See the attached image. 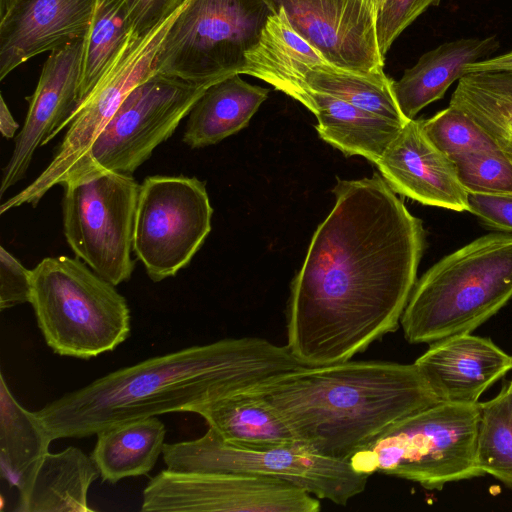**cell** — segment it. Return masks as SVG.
Returning a JSON list of instances; mask_svg holds the SVG:
<instances>
[{
    "instance_id": "cell-1",
    "label": "cell",
    "mask_w": 512,
    "mask_h": 512,
    "mask_svg": "<svg viewBox=\"0 0 512 512\" xmlns=\"http://www.w3.org/2000/svg\"><path fill=\"white\" fill-rule=\"evenodd\" d=\"M286 309L287 346L306 366L350 360L397 330L425 248L422 221L384 178L338 180Z\"/></svg>"
},
{
    "instance_id": "cell-2",
    "label": "cell",
    "mask_w": 512,
    "mask_h": 512,
    "mask_svg": "<svg viewBox=\"0 0 512 512\" xmlns=\"http://www.w3.org/2000/svg\"><path fill=\"white\" fill-rule=\"evenodd\" d=\"M304 366L287 345L258 337L225 338L120 368L35 413L52 441L84 438L141 418L190 412Z\"/></svg>"
},
{
    "instance_id": "cell-3",
    "label": "cell",
    "mask_w": 512,
    "mask_h": 512,
    "mask_svg": "<svg viewBox=\"0 0 512 512\" xmlns=\"http://www.w3.org/2000/svg\"><path fill=\"white\" fill-rule=\"evenodd\" d=\"M248 389L281 412L307 449L340 461L440 403L414 363L387 361L304 366Z\"/></svg>"
},
{
    "instance_id": "cell-4",
    "label": "cell",
    "mask_w": 512,
    "mask_h": 512,
    "mask_svg": "<svg viewBox=\"0 0 512 512\" xmlns=\"http://www.w3.org/2000/svg\"><path fill=\"white\" fill-rule=\"evenodd\" d=\"M512 300V235L479 237L416 281L400 324L412 344L472 333Z\"/></svg>"
},
{
    "instance_id": "cell-5",
    "label": "cell",
    "mask_w": 512,
    "mask_h": 512,
    "mask_svg": "<svg viewBox=\"0 0 512 512\" xmlns=\"http://www.w3.org/2000/svg\"><path fill=\"white\" fill-rule=\"evenodd\" d=\"M30 304L46 344L60 356L97 357L131 332L126 299L77 257L42 259L32 269Z\"/></svg>"
},
{
    "instance_id": "cell-6",
    "label": "cell",
    "mask_w": 512,
    "mask_h": 512,
    "mask_svg": "<svg viewBox=\"0 0 512 512\" xmlns=\"http://www.w3.org/2000/svg\"><path fill=\"white\" fill-rule=\"evenodd\" d=\"M479 403L440 402L388 428L349 459L352 468L410 480L427 489L482 476L476 463Z\"/></svg>"
},
{
    "instance_id": "cell-7",
    "label": "cell",
    "mask_w": 512,
    "mask_h": 512,
    "mask_svg": "<svg viewBox=\"0 0 512 512\" xmlns=\"http://www.w3.org/2000/svg\"><path fill=\"white\" fill-rule=\"evenodd\" d=\"M272 15L264 0H186L160 45L155 73L207 86L242 74Z\"/></svg>"
},
{
    "instance_id": "cell-8",
    "label": "cell",
    "mask_w": 512,
    "mask_h": 512,
    "mask_svg": "<svg viewBox=\"0 0 512 512\" xmlns=\"http://www.w3.org/2000/svg\"><path fill=\"white\" fill-rule=\"evenodd\" d=\"M185 3L147 33L130 32L97 84L63 125L62 130H67L51 162L26 188L1 204V214L25 204L36 206L51 188L63 186L78 169L127 95L155 73L160 45Z\"/></svg>"
},
{
    "instance_id": "cell-9",
    "label": "cell",
    "mask_w": 512,
    "mask_h": 512,
    "mask_svg": "<svg viewBox=\"0 0 512 512\" xmlns=\"http://www.w3.org/2000/svg\"><path fill=\"white\" fill-rule=\"evenodd\" d=\"M162 456L167 468L174 471L274 478L342 506L365 490L369 477L356 472L349 461L323 457L303 445L273 449L233 446L210 427L197 439L165 443Z\"/></svg>"
},
{
    "instance_id": "cell-10",
    "label": "cell",
    "mask_w": 512,
    "mask_h": 512,
    "mask_svg": "<svg viewBox=\"0 0 512 512\" xmlns=\"http://www.w3.org/2000/svg\"><path fill=\"white\" fill-rule=\"evenodd\" d=\"M63 187L64 235L76 257L114 286L128 281L140 184L132 175L106 172L71 178Z\"/></svg>"
},
{
    "instance_id": "cell-11",
    "label": "cell",
    "mask_w": 512,
    "mask_h": 512,
    "mask_svg": "<svg viewBox=\"0 0 512 512\" xmlns=\"http://www.w3.org/2000/svg\"><path fill=\"white\" fill-rule=\"evenodd\" d=\"M208 87L161 73L151 75L127 95L67 181L106 172L132 175L171 137Z\"/></svg>"
},
{
    "instance_id": "cell-12",
    "label": "cell",
    "mask_w": 512,
    "mask_h": 512,
    "mask_svg": "<svg viewBox=\"0 0 512 512\" xmlns=\"http://www.w3.org/2000/svg\"><path fill=\"white\" fill-rule=\"evenodd\" d=\"M205 182L188 176H148L140 185L133 252L160 282L186 267L211 231Z\"/></svg>"
},
{
    "instance_id": "cell-13",
    "label": "cell",
    "mask_w": 512,
    "mask_h": 512,
    "mask_svg": "<svg viewBox=\"0 0 512 512\" xmlns=\"http://www.w3.org/2000/svg\"><path fill=\"white\" fill-rule=\"evenodd\" d=\"M319 498L274 478L164 469L143 491L141 511L318 512Z\"/></svg>"
},
{
    "instance_id": "cell-14",
    "label": "cell",
    "mask_w": 512,
    "mask_h": 512,
    "mask_svg": "<svg viewBox=\"0 0 512 512\" xmlns=\"http://www.w3.org/2000/svg\"><path fill=\"white\" fill-rule=\"evenodd\" d=\"M335 66L359 74L384 71L377 15L364 0H264Z\"/></svg>"
},
{
    "instance_id": "cell-15",
    "label": "cell",
    "mask_w": 512,
    "mask_h": 512,
    "mask_svg": "<svg viewBox=\"0 0 512 512\" xmlns=\"http://www.w3.org/2000/svg\"><path fill=\"white\" fill-rule=\"evenodd\" d=\"M83 38L51 52L45 60L10 160L3 168L0 196L25 176L35 151L49 143L77 108Z\"/></svg>"
},
{
    "instance_id": "cell-16",
    "label": "cell",
    "mask_w": 512,
    "mask_h": 512,
    "mask_svg": "<svg viewBox=\"0 0 512 512\" xmlns=\"http://www.w3.org/2000/svg\"><path fill=\"white\" fill-rule=\"evenodd\" d=\"M375 165L396 193L423 205L469 212L468 191L454 162L430 141L420 120H409Z\"/></svg>"
},
{
    "instance_id": "cell-17",
    "label": "cell",
    "mask_w": 512,
    "mask_h": 512,
    "mask_svg": "<svg viewBox=\"0 0 512 512\" xmlns=\"http://www.w3.org/2000/svg\"><path fill=\"white\" fill-rule=\"evenodd\" d=\"M97 0H12L0 15V80L30 58L85 36Z\"/></svg>"
},
{
    "instance_id": "cell-18",
    "label": "cell",
    "mask_w": 512,
    "mask_h": 512,
    "mask_svg": "<svg viewBox=\"0 0 512 512\" xmlns=\"http://www.w3.org/2000/svg\"><path fill=\"white\" fill-rule=\"evenodd\" d=\"M414 364L440 402L473 405L512 369V357L488 338L463 333L431 343Z\"/></svg>"
},
{
    "instance_id": "cell-19",
    "label": "cell",
    "mask_w": 512,
    "mask_h": 512,
    "mask_svg": "<svg viewBox=\"0 0 512 512\" xmlns=\"http://www.w3.org/2000/svg\"><path fill=\"white\" fill-rule=\"evenodd\" d=\"M284 93L315 115L316 130L322 140L346 156H362L374 164L404 126L315 91L300 76L288 83Z\"/></svg>"
},
{
    "instance_id": "cell-20",
    "label": "cell",
    "mask_w": 512,
    "mask_h": 512,
    "mask_svg": "<svg viewBox=\"0 0 512 512\" xmlns=\"http://www.w3.org/2000/svg\"><path fill=\"white\" fill-rule=\"evenodd\" d=\"M190 412L203 417L210 428L233 446L273 449L303 445L281 412L250 389L197 405Z\"/></svg>"
},
{
    "instance_id": "cell-21",
    "label": "cell",
    "mask_w": 512,
    "mask_h": 512,
    "mask_svg": "<svg viewBox=\"0 0 512 512\" xmlns=\"http://www.w3.org/2000/svg\"><path fill=\"white\" fill-rule=\"evenodd\" d=\"M499 47L496 36L462 38L445 42L423 54L404 71L393 90L399 109L407 120L441 99L462 76L467 65L490 58Z\"/></svg>"
},
{
    "instance_id": "cell-22",
    "label": "cell",
    "mask_w": 512,
    "mask_h": 512,
    "mask_svg": "<svg viewBox=\"0 0 512 512\" xmlns=\"http://www.w3.org/2000/svg\"><path fill=\"white\" fill-rule=\"evenodd\" d=\"M235 74L209 86L188 114L183 142L190 148L216 144L245 128L269 89Z\"/></svg>"
},
{
    "instance_id": "cell-23",
    "label": "cell",
    "mask_w": 512,
    "mask_h": 512,
    "mask_svg": "<svg viewBox=\"0 0 512 512\" xmlns=\"http://www.w3.org/2000/svg\"><path fill=\"white\" fill-rule=\"evenodd\" d=\"M100 476L93 458L81 449L48 452L28 487L19 493L18 512H87L88 490Z\"/></svg>"
},
{
    "instance_id": "cell-24",
    "label": "cell",
    "mask_w": 512,
    "mask_h": 512,
    "mask_svg": "<svg viewBox=\"0 0 512 512\" xmlns=\"http://www.w3.org/2000/svg\"><path fill=\"white\" fill-rule=\"evenodd\" d=\"M52 439L36 415L13 396L0 374V473L11 487L24 491L49 452Z\"/></svg>"
},
{
    "instance_id": "cell-25",
    "label": "cell",
    "mask_w": 512,
    "mask_h": 512,
    "mask_svg": "<svg viewBox=\"0 0 512 512\" xmlns=\"http://www.w3.org/2000/svg\"><path fill=\"white\" fill-rule=\"evenodd\" d=\"M166 428L157 417L141 418L97 433L91 453L102 481L111 484L148 474L162 454Z\"/></svg>"
},
{
    "instance_id": "cell-26",
    "label": "cell",
    "mask_w": 512,
    "mask_h": 512,
    "mask_svg": "<svg viewBox=\"0 0 512 512\" xmlns=\"http://www.w3.org/2000/svg\"><path fill=\"white\" fill-rule=\"evenodd\" d=\"M449 105L467 114L512 161V70L465 74Z\"/></svg>"
},
{
    "instance_id": "cell-27",
    "label": "cell",
    "mask_w": 512,
    "mask_h": 512,
    "mask_svg": "<svg viewBox=\"0 0 512 512\" xmlns=\"http://www.w3.org/2000/svg\"><path fill=\"white\" fill-rule=\"evenodd\" d=\"M132 30L127 0L96 1L91 24L83 37L77 106L97 84Z\"/></svg>"
},
{
    "instance_id": "cell-28",
    "label": "cell",
    "mask_w": 512,
    "mask_h": 512,
    "mask_svg": "<svg viewBox=\"0 0 512 512\" xmlns=\"http://www.w3.org/2000/svg\"><path fill=\"white\" fill-rule=\"evenodd\" d=\"M476 463L512 488V380L493 399L479 402Z\"/></svg>"
},
{
    "instance_id": "cell-29",
    "label": "cell",
    "mask_w": 512,
    "mask_h": 512,
    "mask_svg": "<svg viewBox=\"0 0 512 512\" xmlns=\"http://www.w3.org/2000/svg\"><path fill=\"white\" fill-rule=\"evenodd\" d=\"M420 121L430 141L451 160L471 152L498 148L480 126L454 106L449 105Z\"/></svg>"
},
{
    "instance_id": "cell-30",
    "label": "cell",
    "mask_w": 512,
    "mask_h": 512,
    "mask_svg": "<svg viewBox=\"0 0 512 512\" xmlns=\"http://www.w3.org/2000/svg\"><path fill=\"white\" fill-rule=\"evenodd\" d=\"M452 161L468 193H512V161L499 148L471 152Z\"/></svg>"
},
{
    "instance_id": "cell-31",
    "label": "cell",
    "mask_w": 512,
    "mask_h": 512,
    "mask_svg": "<svg viewBox=\"0 0 512 512\" xmlns=\"http://www.w3.org/2000/svg\"><path fill=\"white\" fill-rule=\"evenodd\" d=\"M441 0H386L376 19L377 37L385 58L399 35L430 6Z\"/></svg>"
},
{
    "instance_id": "cell-32",
    "label": "cell",
    "mask_w": 512,
    "mask_h": 512,
    "mask_svg": "<svg viewBox=\"0 0 512 512\" xmlns=\"http://www.w3.org/2000/svg\"><path fill=\"white\" fill-rule=\"evenodd\" d=\"M32 270L24 267L3 246L0 247V309L30 303Z\"/></svg>"
},
{
    "instance_id": "cell-33",
    "label": "cell",
    "mask_w": 512,
    "mask_h": 512,
    "mask_svg": "<svg viewBox=\"0 0 512 512\" xmlns=\"http://www.w3.org/2000/svg\"><path fill=\"white\" fill-rule=\"evenodd\" d=\"M468 205L485 226L512 235V193H468Z\"/></svg>"
},
{
    "instance_id": "cell-34",
    "label": "cell",
    "mask_w": 512,
    "mask_h": 512,
    "mask_svg": "<svg viewBox=\"0 0 512 512\" xmlns=\"http://www.w3.org/2000/svg\"><path fill=\"white\" fill-rule=\"evenodd\" d=\"M185 0H127L134 30L144 34L174 12Z\"/></svg>"
},
{
    "instance_id": "cell-35",
    "label": "cell",
    "mask_w": 512,
    "mask_h": 512,
    "mask_svg": "<svg viewBox=\"0 0 512 512\" xmlns=\"http://www.w3.org/2000/svg\"><path fill=\"white\" fill-rule=\"evenodd\" d=\"M490 70H512V51L469 64L465 67L464 72L467 74Z\"/></svg>"
},
{
    "instance_id": "cell-36",
    "label": "cell",
    "mask_w": 512,
    "mask_h": 512,
    "mask_svg": "<svg viewBox=\"0 0 512 512\" xmlns=\"http://www.w3.org/2000/svg\"><path fill=\"white\" fill-rule=\"evenodd\" d=\"M19 124L11 114L3 96L0 97V132L3 137L11 139L15 136Z\"/></svg>"
},
{
    "instance_id": "cell-37",
    "label": "cell",
    "mask_w": 512,
    "mask_h": 512,
    "mask_svg": "<svg viewBox=\"0 0 512 512\" xmlns=\"http://www.w3.org/2000/svg\"><path fill=\"white\" fill-rule=\"evenodd\" d=\"M370 8L375 12L376 15H378V12L382 9L384 6L386 0H364Z\"/></svg>"
}]
</instances>
